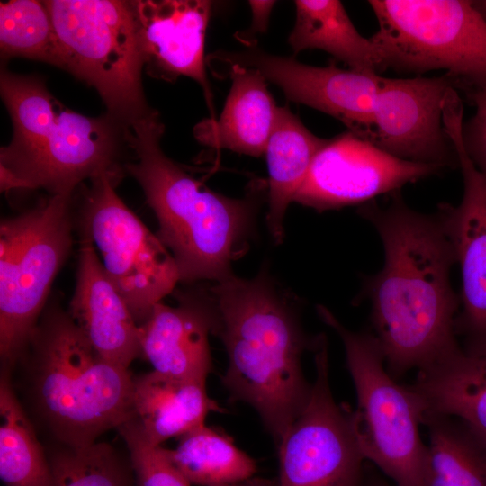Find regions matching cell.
<instances>
[{
	"instance_id": "28",
	"label": "cell",
	"mask_w": 486,
	"mask_h": 486,
	"mask_svg": "<svg viewBox=\"0 0 486 486\" xmlns=\"http://www.w3.org/2000/svg\"><path fill=\"white\" fill-rule=\"evenodd\" d=\"M47 455L54 486H136L130 459L107 443L81 447L57 444Z\"/></svg>"
},
{
	"instance_id": "22",
	"label": "cell",
	"mask_w": 486,
	"mask_h": 486,
	"mask_svg": "<svg viewBox=\"0 0 486 486\" xmlns=\"http://www.w3.org/2000/svg\"><path fill=\"white\" fill-rule=\"evenodd\" d=\"M290 111L278 107L266 152L269 173L267 225L274 239L284 238L286 210L303 184L318 152L328 143Z\"/></svg>"
},
{
	"instance_id": "25",
	"label": "cell",
	"mask_w": 486,
	"mask_h": 486,
	"mask_svg": "<svg viewBox=\"0 0 486 486\" xmlns=\"http://www.w3.org/2000/svg\"><path fill=\"white\" fill-rule=\"evenodd\" d=\"M0 477L5 486H54L47 454L12 386L10 370L0 378Z\"/></svg>"
},
{
	"instance_id": "23",
	"label": "cell",
	"mask_w": 486,
	"mask_h": 486,
	"mask_svg": "<svg viewBox=\"0 0 486 486\" xmlns=\"http://www.w3.org/2000/svg\"><path fill=\"white\" fill-rule=\"evenodd\" d=\"M294 4L296 21L288 38L294 54L321 50L350 69L371 74L383 71L377 46L359 33L340 1L297 0Z\"/></svg>"
},
{
	"instance_id": "31",
	"label": "cell",
	"mask_w": 486,
	"mask_h": 486,
	"mask_svg": "<svg viewBox=\"0 0 486 486\" xmlns=\"http://www.w3.org/2000/svg\"><path fill=\"white\" fill-rule=\"evenodd\" d=\"M274 4V1H249L248 4L253 14L251 27L242 33H237L236 38L249 48L254 47L252 40L256 39L257 34L266 31L269 16Z\"/></svg>"
},
{
	"instance_id": "33",
	"label": "cell",
	"mask_w": 486,
	"mask_h": 486,
	"mask_svg": "<svg viewBox=\"0 0 486 486\" xmlns=\"http://www.w3.org/2000/svg\"><path fill=\"white\" fill-rule=\"evenodd\" d=\"M362 486H395V485L387 484L385 482H372L368 485L363 484Z\"/></svg>"
},
{
	"instance_id": "27",
	"label": "cell",
	"mask_w": 486,
	"mask_h": 486,
	"mask_svg": "<svg viewBox=\"0 0 486 486\" xmlns=\"http://www.w3.org/2000/svg\"><path fill=\"white\" fill-rule=\"evenodd\" d=\"M3 59L22 57L62 68V53L44 1L11 0L0 4Z\"/></svg>"
},
{
	"instance_id": "2",
	"label": "cell",
	"mask_w": 486,
	"mask_h": 486,
	"mask_svg": "<svg viewBox=\"0 0 486 486\" xmlns=\"http://www.w3.org/2000/svg\"><path fill=\"white\" fill-rule=\"evenodd\" d=\"M206 286L212 332L222 341L228 367L222 383L233 400L259 415L278 444L311 391L302 356L312 350L299 317L266 270L251 279L233 274Z\"/></svg>"
},
{
	"instance_id": "4",
	"label": "cell",
	"mask_w": 486,
	"mask_h": 486,
	"mask_svg": "<svg viewBox=\"0 0 486 486\" xmlns=\"http://www.w3.org/2000/svg\"><path fill=\"white\" fill-rule=\"evenodd\" d=\"M0 92L14 127L12 141L0 150L1 191L41 188L50 195H73L100 175L122 176L126 125L108 113L88 117L72 111L39 76L5 68Z\"/></svg>"
},
{
	"instance_id": "32",
	"label": "cell",
	"mask_w": 486,
	"mask_h": 486,
	"mask_svg": "<svg viewBox=\"0 0 486 486\" xmlns=\"http://www.w3.org/2000/svg\"><path fill=\"white\" fill-rule=\"evenodd\" d=\"M474 9L486 21V0H472Z\"/></svg>"
},
{
	"instance_id": "11",
	"label": "cell",
	"mask_w": 486,
	"mask_h": 486,
	"mask_svg": "<svg viewBox=\"0 0 486 486\" xmlns=\"http://www.w3.org/2000/svg\"><path fill=\"white\" fill-rule=\"evenodd\" d=\"M316 377L309 400L279 446V486H362L365 460L351 410L338 404L329 382L328 342L317 336Z\"/></svg>"
},
{
	"instance_id": "5",
	"label": "cell",
	"mask_w": 486,
	"mask_h": 486,
	"mask_svg": "<svg viewBox=\"0 0 486 486\" xmlns=\"http://www.w3.org/2000/svg\"><path fill=\"white\" fill-rule=\"evenodd\" d=\"M20 361L32 410L58 444L93 445L130 418L129 369L102 358L58 305L45 308Z\"/></svg>"
},
{
	"instance_id": "10",
	"label": "cell",
	"mask_w": 486,
	"mask_h": 486,
	"mask_svg": "<svg viewBox=\"0 0 486 486\" xmlns=\"http://www.w3.org/2000/svg\"><path fill=\"white\" fill-rule=\"evenodd\" d=\"M120 178L109 173L92 178L82 194L77 220L81 235L98 250L106 274L140 325L180 276L172 254L115 192Z\"/></svg>"
},
{
	"instance_id": "21",
	"label": "cell",
	"mask_w": 486,
	"mask_h": 486,
	"mask_svg": "<svg viewBox=\"0 0 486 486\" xmlns=\"http://www.w3.org/2000/svg\"><path fill=\"white\" fill-rule=\"evenodd\" d=\"M410 386L423 414L457 417L486 435V356H470L460 349L418 370Z\"/></svg>"
},
{
	"instance_id": "16",
	"label": "cell",
	"mask_w": 486,
	"mask_h": 486,
	"mask_svg": "<svg viewBox=\"0 0 486 486\" xmlns=\"http://www.w3.org/2000/svg\"><path fill=\"white\" fill-rule=\"evenodd\" d=\"M212 5L205 0L135 1L146 72L166 81L181 76L194 79L209 106L204 44Z\"/></svg>"
},
{
	"instance_id": "26",
	"label": "cell",
	"mask_w": 486,
	"mask_h": 486,
	"mask_svg": "<svg viewBox=\"0 0 486 486\" xmlns=\"http://www.w3.org/2000/svg\"><path fill=\"white\" fill-rule=\"evenodd\" d=\"M166 453L191 484L221 486L250 478L255 461L232 439L205 424L181 436L175 449Z\"/></svg>"
},
{
	"instance_id": "20",
	"label": "cell",
	"mask_w": 486,
	"mask_h": 486,
	"mask_svg": "<svg viewBox=\"0 0 486 486\" xmlns=\"http://www.w3.org/2000/svg\"><path fill=\"white\" fill-rule=\"evenodd\" d=\"M218 409L207 394L206 382L153 370L133 378L130 419L155 446L204 425L208 413Z\"/></svg>"
},
{
	"instance_id": "17",
	"label": "cell",
	"mask_w": 486,
	"mask_h": 486,
	"mask_svg": "<svg viewBox=\"0 0 486 486\" xmlns=\"http://www.w3.org/2000/svg\"><path fill=\"white\" fill-rule=\"evenodd\" d=\"M177 306L160 302L140 325V355L153 371L206 382L212 369L209 335L212 312L205 287L177 292Z\"/></svg>"
},
{
	"instance_id": "24",
	"label": "cell",
	"mask_w": 486,
	"mask_h": 486,
	"mask_svg": "<svg viewBox=\"0 0 486 486\" xmlns=\"http://www.w3.org/2000/svg\"><path fill=\"white\" fill-rule=\"evenodd\" d=\"M428 429V486H486V435L464 420L424 413Z\"/></svg>"
},
{
	"instance_id": "30",
	"label": "cell",
	"mask_w": 486,
	"mask_h": 486,
	"mask_svg": "<svg viewBox=\"0 0 486 486\" xmlns=\"http://www.w3.org/2000/svg\"><path fill=\"white\" fill-rule=\"evenodd\" d=\"M462 90L474 113L463 122L461 140L463 147L476 168L486 177V82L461 84Z\"/></svg>"
},
{
	"instance_id": "12",
	"label": "cell",
	"mask_w": 486,
	"mask_h": 486,
	"mask_svg": "<svg viewBox=\"0 0 486 486\" xmlns=\"http://www.w3.org/2000/svg\"><path fill=\"white\" fill-rule=\"evenodd\" d=\"M443 122L455 148L464 181L460 203L442 202L436 212L461 271L460 308L454 331L465 355L482 356H486V177L463 147L464 112H445Z\"/></svg>"
},
{
	"instance_id": "9",
	"label": "cell",
	"mask_w": 486,
	"mask_h": 486,
	"mask_svg": "<svg viewBox=\"0 0 486 486\" xmlns=\"http://www.w3.org/2000/svg\"><path fill=\"white\" fill-rule=\"evenodd\" d=\"M379 24L371 40L383 70L444 69L461 84L486 82V21L472 0H370Z\"/></svg>"
},
{
	"instance_id": "7",
	"label": "cell",
	"mask_w": 486,
	"mask_h": 486,
	"mask_svg": "<svg viewBox=\"0 0 486 486\" xmlns=\"http://www.w3.org/2000/svg\"><path fill=\"white\" fill-rule=\"evenodd\" d=\"M62 69L93 86L109 115L129 125L155 110L146 100L135 1L48 0Z\"/></svg>"
},
{
	"instance_id": "15",
	"label": "cell",
	"mask_w": 486,
	"mask_h": 486,
	"mask_svg": "<svg viewBox=\"0 0 486 486\" xmlns=\"http://www.w3.org/2000/svg\"><path fill=\"white\" fill-rule=\"evenodd\" d=\"M456 79L441 76L382 78L373 105L371 142L398 158L457 167L455 148L445 130L443 107Z\"/></svg>"
},
{
	"instance_id": "13",
	"label": "cell",
	"mask_w": 486,
	"mask_h": 486,
	"mask_svg": "<svg viewBox=\"0 0 486 486\" xmlns=\"http://www.w3.org/2000/svg\"><path fill=\"white\" fill-rule=\"evenodd\" d=\"M215 71L238 66L258 70L286 98L325 112L371 141L373 105L382 76L342 69L334 64L315 67L291 57L269 54L256 47L242 51H219L206 58Z\"/></svg>"
},
{
	"instance_id": "19",
	"label": "cell",
	"mask_w": 486,
	"mask_h": 486,
	"mask_svg": "<svg viewBox=\"0 0 486 486\" xmlns=\"http://www.w3.org/2000/svg\"><path fill=\"white\" fill-rule=\"evenodd\" d=\"M231 78V87L218 121L198 127L201 142L253 157L265 154L278 106L268 91L266 79L256 69L232 66L218 72Z\"/></svg>"
},
{
	"instance_id": "1",
	"label": "cell",
	"mask_w": 486,
	"mask_h": 486,
	"mask_svg": "<svg viewBox=\"0 0 486 486\" xmlns=\"http://www.w3.org/2000/svg\"><path fill=\"white\" fill-rule=\"evenodd\" d=\"M380 206L364 203L359 214L377 231L383 247L382 269L363 280L370 303L371 332L396 380L460 349L454 320L459 295L451 284L454 252L436 212L410 208L400 190Z\"/></svg>"
},
{
	"instance_id": "14",
	"label": "cell",
	"mask_w": 486,
	"mask_h": 486,
	"mask_svg": "<svg viewBox=\"0 0 486 486\" xmlns=\"http://www.w3.org/2000/svg\"><path fill=\"white\" fill-rule=\"evenodd\" d=\"M441 170L393 157L347 130L318 152L294 201L319 211L364 204Z\"/></svg>"
},
{
	"instance_id": "6",
	"label": "cell",
	"mask_w": 486,
	"mask_h": 486,
	"mask_svg": "<svg viewBox=\"0 0 486 486\" xmlns=\"http://www.w3.org/2000/svg\"><path fill=\"white\" fill-rule=\"evenodd\" d=\"M317 313L344 346L356 392L352 425L364 458L395 486H428V446L419 433L423 407L418 396L390 374L371 331L347 328L324 305L317 306Z\"/></svg>"
},
{
	"instance_id": "18",
	"label": "cell",
	"mask_w": 486,
	"mask_h": 486,
	"mask_svg": "<svg viewBox=\"0 0 486 486\" xmlns=\"http://www.w3.org/2000/svg\"><path fill=\"white\" fill-rule=\"evenodd\" d=\"M80 242L76 286L67 311L102 358L129 369L140 356L139 325L93 242L84 235Z\"/></svg>"
},
{
	"instance_id": "34",
	"label": "cell",
	"mask_w": 486,
	"mask_h": 486,
	"mask_svg": "<svg viewBox=\"0 0 486 486\" xmlns=\"http://www.w3.org/2000/svg\"><path fill=\"white\" fill-rule=\"evenodd\" d=\"M221 486H243V485H239L238 483H235V484H226V485H221Z\"/></svg>"
},
{
	"instance_id": "29",
	"label": "cell",
	"mask_w": 486,
	"mask_h": 486,
	"mask_svg": "<svg viewBox=\"0 0 486 486\" xmlns=\"http://www.w3.org/2000/svg\"><path fill=\"white\" fill-rule=\"evenodd\" d=\"M117 430L128 448L136 486H191L170 460L166 448L148 442L130 418Z\"/></svg>"
},
{
	"instance_id": "8",
	"label": "cell",
	"mask_w": 486,
	"mask_h": 486,
	"mask_svg": "<svg viewBox=\"0 0 486 486\" xmlns=\"http://www.w3.org/2000/svg\"><path fill=\"white\" fill-rule=\"evenodd\" d=\"M73 195H50L0 225V356L11 370L45 310L72 248Z\"/></svg>"
},
{
	"instance_id": "3",
	"label": "cell",
	"mask_w": 486,
	"mask_h": 486,
	"mask_svg": "<svg viewBox=\"0 0 486 486\" xmlns=\"http://www.w3.org/2000/svg\"><path fill=\"white\" fill-rule=\"evenodd\" d=\"M133 155L124 169L155 212L158 237L170 250L183 283L218 282L247 249L258 197L223 196L188 175L162 150L164 125L155 111L126 126Z\"/></svg>"
}]
</instances>
